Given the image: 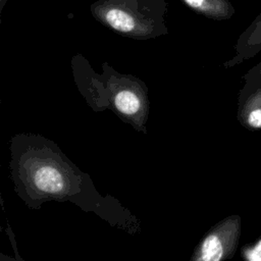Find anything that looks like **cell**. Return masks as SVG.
I'll return each instance as SVG.
<instances>
[{"instance_id":"cell-1","label":"cell","mask_w":261,"mask_h":261,"mask_svg":"<svg viewBox=\"0 0 261 261\" xmlns=\"http://www.w3.org/2000/svg\"><path fill=\"white\" fill-rule=\"evenodd\" d=\"M11 152L15 190L28 206L37 207L48 200H69L84 208L83 187L90 178L55 144L43 137L18 135L12 140Z\"/></svg>"},{"instance_id":"cell-2","label":"cell","mask_w":261,"mask_h":261,"mask_svg":"<svg viewBox=\"0 0 261 261\" xmlns=\"http://www.w3.org/2000/svg\"><path fill=\"white\" fill-rule=\"evenodd\" d=\"M165 0H96L93 17L104 27L127 38L148 40L166 35Z\"/></svg>"},{"instance_id":"cell-3","label":"cell","mask_w":261,"mask_h":261,"mask_svg":"<svg viewBox=\"0 0 261 261\" xmlns=\"http://www.w3.org/2000/svg\"><path fill=\"white\" fill-rule=\"evenodd\" d=\"M102 76L106 86L102 82L93 84L99 88L98 95L107 94L105 107L111 108L123 120L145 133L149 105L145 86L130 75H122L116 71L107 75V79L106 74Z\"/></svg>"},{"instance_id":"cell-4","label":"cell","mask_w":261,"mask_h":261,"mask_svg":"<svg viewBox=\"0 0 261 261\" xmlns=\"http://www.w3.org/2000/svg\"><path fill=\"white\" fill-rule=\"evenodd\" d=\"M240 231V216L226 217L203 237L191 259L196 261H220L232 257L238 246Z\"/></svg>"},{"instance_id":"cell-5","label":"cell","mask_w":261,"mask_h":261,"mask_svg":"<svg viewBox=\"0 0 261 261\" xmlns=\"http://www.w3.org/2000/svg\"><path fill=\"white\" fill-rule=\"evenodd\" d=\"M234 56L224 63L225 67L234 66L254 57L261 51V12L240 35L234 46Z\"/></svg>"},{"instance_id":"cell-6","label":"cell","mask_w":261,"mask_h":261,"mask_svg":"<svg viewBox=\"0 0 261 261\" xmlns=\"http://www.w3.org/2000/svg\"><path fill=\"white\" fill-rule=\"evenodd\" d=\"M186 6L207 18L227 20L232 17L236 9L229 0H178Z\"/></svg>"},{"instance_id":"cell-7","label":"cell","mask_w":261,"mask_h":261,"mask_svg":"<svg viewBox=\"0 0 261 261\" xmlns=\"http://www.w3.org/2000/svg\"><path fill=\"white\" fill-rule=\"evenodd\" d=\"M239 120L248 128H261V86L252 91L240 104Z\"/></svg>"},{"instance_id":"cell-8","label":"cell","mask_w":261,"mask_h":261,"mask_svg":"<svg viewBox=\"0 0 261 261\" xmlns=\"http://www.w3.org/2000/svg\"><path fill=\"white\" fill-rule=\"evenodd\" d=\"M245 259L251 261H261V239L253 246H247L243 250Z\"/></svg>"},{"instance_id":"cell-9","label":"cell","mask_w":261,"mask_h":261,"mask_svg":"<svg viewBox=\"0 0 261 261\" xmlns=\"http://www.w3.org/2000/svg\"><path fill=\"white\" fill-rule=\"evenodd\" d=\"M245 79L247 80V83H252L255 81L258 82V80L261 79V61L247 72Z\"/></svg>"},{"instance_id":"cell-10","label":"cell","mask_w":261,"mask_h":261,"mask_svg":"<svg viewBox=\"0 0 261 261\" xmlns=\"http://www.w3.org/2000/svg\"><path fill=\"white\" fill-rule=\"evenodd\" d=\"M7 1H8V0H0V11H2V9L4 8V6H5V4H6Z\"/></svg>"}]
</instances>
